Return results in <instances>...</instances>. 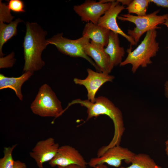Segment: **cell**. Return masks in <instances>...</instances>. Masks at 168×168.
I'll return each instance as SVG.
<instances>
[{
	"label": "cell",
	"instance_id": "cell-2",
	"mask_svg": "<svg viewBox=\"0 0 168 168\" xmlns=\"http://www.w3.org/2000/svg\"><path fill=\"white\" fill-rule=\"evenodd\" d=\"M26 27L23 43L25 61L23 71L34 72L44 65L41 54L49 44L45 38L47 33L36 23L27 22Z\"/></svg>",
	"mask_w": 168,
	"mask_h": 168
},
{
	"label": "cell",
	"instance_id": "cell-19",
	"mask_svg": "<svg viewBox=\"0 0 168 168\" xmlns=\"http://www.w3.org/2000/svg\"><path fill=\"white\" fill-rule=\"evenodd\" d=\"M149 0H133L126 9L128 13H134L138 16H143L147 15V8L150 3Z\"/></svg>",
	"mask_w": 168,
	"mask_h": 168
},
{
	"label": "cell",
	"instance_id": "cell-25",
	"mask_svg": "<svg viewBox=\"0 0 168 168\" xmlns=\"http://www.w3.org/2000/svg\"><path fill=\"white\" fill-rule=\"evenodd\" d=\"M13 168H27L26 164L19 161H15Z\"/></svg>",
	"mask_w": 168,
	"mask_h": 168
},
{
	"label": "cell",
	"instance_id": "cell-29",
	"mask_svg": "<svg viewBox=\"0 0 168 168\" xmlns=\"http://www.w3.org/2000/svg\"><path fill=\"white\" fill-rule=\"evenodd\" d=\"M93 168H110L105 164H102L95 166Z\"/></svg>",
	"mask_w": 168,
	"mask_h": 168
},
{
	"label": "cell",
	"instance_id": "cell-6",
	"mask_svg": "<svg viewBox=\"0 0 168 168\" xmlns=\"http://www.w3.org/2000/svg\"><path fill=\"white\" fill-rule=\"evenodd\" d=\"M87 37L82 36L77 39L73 40L63 36V34L59 33L47 40L49 44L54 45L62 53L73 57H81L87 60L99 71L95 63L85 54L84 49L90 41Z\"/></svg>",
	"mask_w": 168,
	"mask_h": 168
},
{
	"label": "cell",
	"instance_id": "cell-11",
	"mask_svg": "<svg viewBox=\"0 0 168 168\" xmlns=\"http://www.w3.org/2000/svg\"><path fill=\"white\" fill-rule=\"evenodd\" d=\"M49 163L52 167H65L74 164L86 168L88 165V162L79 152L68 145L59 147L55 156Z\"/></svg>",
	"mask_w": 168,
	"mask_h": 168
},
{
	"label": "cell",
	"instance_id": "cell-28",
	"mask_svg": "<svg viewBox=\"0 0 168 168\" xmlns=\"http://www.w3.org/2000/svg\"><path fill=\"white\" fill-rule=\"evenodd\" d=\"M58 168H85L76 165H71L66 166H58Z\"/></svg>",
	"mask_w": 168,
	"mask_h": 168
},
{
	"label": "cell",
	"instance_id": "cell-23",
	"mask_svg": "<svg viewBox=\"0 0 168 168\" xmlns=\"http://www.w3.org/2000/svg\"><path fill=\"white\" fill-rule=\"evenodd\" d=\"M14 54L12 52L7 56L0 58V68L12 67L15 61Z\"/></svg>",
	"mask_w": 168,
	"mask_h": 168
},
{
	"label": "cell",
	"instance_id": "cell-13",
	"mask_svg": "<svg viewBox=\"0 0 168 168\" xmlns=\"http://www.w3.org/2000/svg\"><path fill=\"white\" fill-rule=\"evenodd\" d=\"M84 50L87 56L94 59L99 72L107 74L111 72L110 57L104 47L91 41L86 45Z\"/></svg>",
	"mask_w": 168,
	"mask_h": 168
},
{
	"label": "cell",
	"instance_id": "cell-12",
	"mask_svg": "<svg viewBox=\"0 0 168 168\" xmlns=\"http://www.w3.org/2000/svg\"><path fill=\"white\" fill-rule=\"evenodd\" d=\"M59 147L54 139L49 137L38 141L30 152V156L33 159L39 168H43V164L49 161L55 156Z\"/></svg>",
	"mask_w": 168,
	"mask_h": 168
},
{
	"label": "cell",
	"instance_id": "cell-21",
	"mask_svg": "<svg viewBox=\"0 0 168 168\" xmlns=\"http://www.w3.org/2000/svg\"><path fill=\"white\" fill-rule=\"evenodd\" d=\"M0 22H11L14 17L10 13L7 5L0 2Z\"/></svg>",
	"mask_w": 168,
	"mask_h": 168
},
{
	"label": "cell",
	"instance_id": "cell-22",
	"mask_svg": "<svg viewBox=\"0 0 168 168\" xmlns=\"http://www.w3.org/2000/svg\"><path fill=\"white\" fill-rule=\"evenodd\" d=\"M10 11L16 12L20 13L25 12L24 2L21 0H10L7 5Z\"/></svg>",
	"mask_w": 168,
	"mask_h": 168
},
{
	"label": "cell",
	"instance_id": "cell-16",
	"mask_svg": "<svg viewBox=\"0 0 168 168\" xmlns=\"http://www.w3.org/2000/svg\"><path fill=\"white\" fill-rule=\"evenodd\" d=\"M33 72H24L18 77H8L0 74V89L10 88L13 90L18 98L21 101L23 99L21 87L24 83L33 75Z\"/></svg>",
	"mask_w": 168,
	"mask_h": 168
},
{
	"label": "cell",
	"instance_id": "cell-20",
	"mask_svg": "<svg viewBox=\"0 0 168 168\" xmlns=\"http://www.w3.org/2000/svg\"><path fill=\"white\" fill-rule=\"evenodd\" d=\"M17 144L4 148V156L0 159V168H13L15 161L13 158L12 153Z\"/></svg>",
	"mask_w": 168,
	"mask_h": 168
},
{
	"label": "cell",
	"instance_id": "cell-9",
	"mask_svg": "<svg viewBox=\"0 0 168 168\" xmlns=\"http://www.w3.org/2000/svg\"><path fill=\"white\" fill-rule=\"evenodd\" d=\"M88 75L84 79L74 78L73 82L76 84L82 85L86 88L88 100L92 102L95 101V96L100 88L107 82H112L114 76L102 72H95L90 68L87 69Z\"/></svg>",
	"mask_w": 168,
	"mask_h": 168
},
{
	"label": "cell",
	"instance_id": "cell-7",
	"mask_svg": "<svg viewBox=\"0 0 168 168\" xmlns=\"http://www.w3.org/2000/svg\"><path fill=\"white\" fill-rule=\"evenodd\" d=\"M136 154L128 148L117 145L106 150L101 156L91 159L88 162L90 167L105 163L116 167H119L122 161L130 164Z\"/></svg>",
	"mask_w": 168,
	"mask_h": 168
},
{
	"label": "cell",
	"instance_id": "cell-18",
	"mask_svg": "<svg viewBox=\"0 0 168 168\" xmlns=\"http://www.w3.org/2000/svg\"><path fill=\"white\" fill-rule=\"evenodd\" d=\"M131 164L128 166H120L119 168H162L157 165L149 155L143 153L136 154Z\"/></svg>",
	"mask_w": 168,
	"mask_h": 168
},
{
	"label": "cell",
	"instance_id": "cell-32",
	"mask_svg": "<svg viewBox=\"0 0 168 168\" xmlns=\"http://www.w3.org/2000/svg\"><path fill=\"white\" fill-rule=\"evenodd\" d=\"M165 145H168V135L167 136V139L165 142Z\"/></svg>",
	"mask_w": 168,
	"mask_h": 168
},
{
	"label": "cell",
	"instance_id": "cell-17",
	"mask_svg": "<svg viewBox=\"0 0 168 168\" xmlns=\"http://www.w3.org/2000/svg\"><path fill=\"white\" fill-rule=\"evenodd\" d=\"M22 21V20L18 18L7 24L0 22V54L2 57L4 55L2 51L3 45L12 37L16 35L17 25L19 23Z\"/></svg>",
	"mask_w": 168,
	"mask_h": 168
},
{
	"label": "cell",
	"instance_id": "cell-4",
	"mask_svg": "<svg viewBox=\"0 0 168 168\" xmlns=\"http://www.w3.org/2000/svg\"><path fill=\"white\" fill-rule=\"evenodd\" d=\"M30 109L34 114L42 117H54L63 114L61 102L51 87L47 84L43 85L39 88Z\"/></svg>",
	"mask_w": 168,
	"mask_h": 168
},
{
	"label": "cell",
	"instance_id": "cell-1",
	"mask_svg": "<svg viewBox=\"0 0 168 168\" xmlns=\"http://www.w3.org/2000/svg\"><path fill=\"white\" fill-rule=\"evenodd\" d=\"M75 104H79L86 108L87 114L86 121L93 117H96L100 115H105L113 121L114 128V136L108 145L99 149L98 153L99 155H102L112 147L120 145L125 130L123 115L120 110L111 100L107 98L102 96L96 98L94 102L88 99H76L68 104L67 107L63 110V113L70 106Z\"/></svg>",
	"mask_w": 168,
	"mask_h": 168
},
{
	"label": "cell",
	"instance_id": "cell-26",
	"mask_svg": "<svg viewBox=\"0 0 168 168\" xmlns=\"http://www.w3.org/2000/svg\"><path fill=\"white\" fill-rule=\"evenodd\" d=\"M164 91L165 96L168 100V80L166 81L165 83Z\"/></svg>",
	"mask_w": 168,
	"mask_h": 168
},
{
	"label": "cell",
	"instance_id": "cell-24",
	"mask_svg": "<svg viewBox=\"0 0 168 168\" xmlns=\"http://www.w3.org/2000/svg\"><path fill=\"white\" fill-rule=\"evenodd\" d=\"M158 7L168 8V0H149Z\"/></svg>",
	"mask_w": 168,
	"mask_h": 168
},
{
	"label": "cell",
	"instance_id": "cell-15",
	"mask_svg": "<svg viewBox=\"0 0 168 168\" xmlns=\"http://www.w3.org/2000/svg\"><path fill=\"white\" fill-rule=\"evenodd\" d=\"M119 34L111 31L108 44L105 48V52L110 59L111 67L112 70L122 62L123 58L125 54L124 49L120 46Z\"/></svg>",
	"mask_w": 168,
	"mask_h": 168
},
{
	"label": "cell",
	"instance_id": "cell-30",
	"mask_svg": "<svg viewBox=\"0 0 168 168\" xmlns=\"http://www.w3.org/2000/svg\"><path fill=\"white\" fill-rule=\"evenodd\" d=\"M163 25L166 26L168 28V16L167 17V19L166 20L165 22L164 23Z\"/></svg>",
	"mask_w": 168,
	"mask_h": 168
},
{
	"label": "cell",
	"instance_id": "cell-8",
	"mask_svg": "<svg viewBox=\"0 0 168 168\" xmlns=\"http://www.w3.org/2000/svg\"><path fill=\"white\" fill-rule=\"evenodd\" d=\"M111 2L86 0L80 5L74 6L73 10L82 21L97 24L100 18L110 8Z\"/></svg>",
	"mask_w": 168,
	"mask_h": 168
},
{
	"label": "cell",
	"instance_id": "cell-10",
	"mask_svg": "<svg viewBox=\"0 0 168 168\" xmlns=\"http://www.w3.org/2000/svg\"><path fill=\"white\" fill-rule=\"evenodd\" d=\"M118 0H113L109 9L99 19L97 25L111 31L120 35L124 37L130 43L131 46L136 44L133 40L125 33L119 27L117 21L119 14L126 9Z\"/></svg>",
	"mask_w": 168,
	"mask_h": 168
},
{
	"label": "cell",
	"instance_id": "cell-3",
	"mask_svg": "<svg viewBox=\"0 0 168 168\" xmlns=\"http://www.w3.org/2000/svg\"><path fill=\"white\" fill-rule=\"evenodd\" d=\"M157 33L156 29L147 31L143 40L135 49L132 51L131 47L127 49V56L119 66L131 64V71L135 73L140 67L145 68L151 64V58L156 55L159 49V43L156 40Z\"/></svg>",
	"mask_w": 168,
	"mask_h": 168
},
{
	"label": "cell",
	"instance_id": "cell-31",
	"mask_svg": "<svg viewBox=\"0 0 168 168\" xmlns=\"http://www.w3.org/2000/svg\"><path fill=\"white\" fill-rule=\"evenodd\" d=\"M165 152L167 156H168V145H166Z\"/></svg>",
	"mask_w": 168,
	"mask_h": 168
},
{
	"label": "cell",
	"instance_id": "cell-5",
	"mask_svg": "<svg viewBox=\"0 0 168 168\" xmlns=\"http://www.w3.org/2000/svg\"><path fill=\"white\" fill-rule=\"evenodd\" d=\"M160 11L158 10L143 16H134L129 13L121 14L117 18L121 21L132 22L136 25L133 30H128L127 34L137 44L144 33L152 29L161 28L158 26L164 23L168 16V14L158 15Z\"/></svg>",
	"mask_w": 168,
	"mask_h": 168
},
{
	"label": "cell",
	"instance_id": "cell-27",
	"mask_svg": "<svg viewBox=\"0 0 168 168\" xmlns=\"http://www.w3.org/2000/svg\"><path fill=\"white\" fill-rule=\"evenodd\" d=\"M120 3L122 4V5H127L128 6L131 3L132 0H117Z\"/></svg>",
	"mask_w": 168,
	"mask_h": 168
},
{
	"label": "cell",
	"instance_id": "cell-14",
	"mask_svg": "<svg viewBox=\"0 0 168 168\" xmlns=\"http://www.w3.org/2000/svg\"><path fill=\"white\" fill-rule=\"evenodd\" d=\"M111 31L91 22L87 23L84 28L82 36L87 37L95 44L104 47L107 46Z\"/></svg>",
	"mask_w": 168,
	"mask_h": 168
}]
</instances>
